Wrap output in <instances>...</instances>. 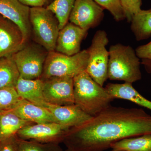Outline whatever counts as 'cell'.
<instances>
[{
  "label": "cell",
  "instance_id": "44dd1931",
  "mask_svg": "<svg viewBox=\"0 0 151 151\" xmlns=\"http://www.w3.org/2000/svg\"><path fill=\"white\" fill-rule=\"evenodd\" d=\"M111 148L122 151H151V134L123 139L113 143Z\"/></svg>",
  "mask_w": 151,
  "mask_h": 151
},
{
  "label": "cell",
  "instance_id": "4316f807",
  "mask_svg": "<svg viewBox=\"0 0 151 151\" xmlns=\"http://www.w3.org/2000/svg\"><path fill=\"white\" fill-rule=\"evenodd\" d=\"M0 151H18L16 135L1 141Z\"/></svg>",
  "mask_w": 151,
  "mask_h": 151
},
{
  "label": "cell",
  "instance_id": "5b68a950",
  "mask_svg": "<svg viewBox=\"0 0 151 151\" xmlns=\"http://www.w3.org/2000/svg\"><path fill=\"white\" fill-rule=\"evenodd\" d=\"M29 21L36 43L48 52L55 51L60 29L54 14L44 6L30 8Z\"/></svg>",
  "mask_w": 151,
  "mask_h": 151
},
{
  "label": "cell",
  "instance_id": "e0dca14e",
  "mask_svg": "<svg viewBox=\"0 0 151 151\" xmlns=\"http://www.w3.org/2000/svg\"><path fill=\"white\" fill-rule=\"evenodd\" d=\"M43 84V80L40 78L29 80L20 76L15 88L22 99L41 107L46 102L42 92Z\"/></svg>",
  "mask_w": 151,
  "mask_h": 151
},
{
  "label": "cell",
  "instance_id": "9a60e30c",
  "mask_svg": "<svg viewBox=\"0 0 151 151\" xmlns=\"http://www.w3.org/2000/svg\"><path fill=\"white\" fill-rule=\"evenodd\" d=\"M22 119L34 124L56 123L54 117L45 108L22 99L15 107L9 111Z\"/></svg>",
  "mask_w": 151,
  "mask_h": 151
},
{
  "label": "cell",
  "instance_id": "8992f818",
  "mask_svg": "<svg viewBox=\"0 0 151 151\" xmlns=\"http://www.w3.org/2000/svg\"><path fill=\"white\" fill-rule=\"evenodd\" d=\"M48 53L45 49L36 42L26 43L12 56L20 76L29 80L40 78Z\"/></svg>",
  "mask_w": 151,
  "mask_h": 151
},
{
  "label": "cell",
  "instance_id": "7c38bea8",
  "mask_svg": "<svg viewBox=\"0 0 151 151\" xmlns=\"http://www.w3.org/2000/svg\"><path fill=\"white\" fill-rule=\"evenodd\" d=\"M30 8L19 0H0V15L16 24L21 29L25 44L32 37Z\"/></svg>",
  "mask_w": 151,
  "mask_h": 151
},
{
  "label": "cell",
  "instance_id": "d6a6232c",
  "mask_svg": "<svg viewBox=\"0 0 151 151\" xmlns=\"http://www.w3.org/2000/svg\"><path fill=\"white\" fill-rule=\"evenodd\" d=\"M111 151H116V150H112Z\"/></svg>",
  "mask_w": 151,
  "mask_h": 151
},
{
  "label": "cell",
  "instance_id": "cb8c5ba5",
  "mask_svg": "<svg viewBox=\"0 0 151 151\" xmlns=\"http://www.w3.org/2000/svg\"><path fill=\"white\" fill-rule=\"evenodd\" d=\"M22 99L15 88L0 89V112L12 110Z\"/></svg>",
  "mask_w": 151,
  "mask_h": 151
},
{
  "label": "cell",
  "instance_id": "603a6c76",
  "mask_svg": "<svg viewBox=\"0 0 151 151\" xmlns=\"http://www.w3.org/2000/svg\"><path fill=\"white\" fill-rule=\"evenodd\" d=\"M16 136L18 151H63L58 144L40 143L23 139Z\"/></svg>",
  "mask_w": 151,
  "mask_h": 151
},
{
  "label": "cell",
  "instance_id": "484cf974",
  "mask_svg": "<svg viewBox=\"0 0 151 151\" xmlns=\"http://www.w3.org/2000/svg\"><path fill=\"white\" fill-rule=\"evenodd\" d=\"M127 22L131 23L134 15L141 11L142 0H121Z\"/></svg>",
  "mask_w": 151,
  "mask_h": 151
},
{
  "label": "cell",
  "instance_id": "277c9868",
  "mask_svg": "<svg viewBox=\"0 0 151 151\" xmlns=\"http://www.w3.org/2000/svg\"><path fill=\"white\" fill-rule=\"evenodd\" d=\"M89 59L87 50L69 56L54 51L48 52L40 79L54 77L73 78L86 70Z\"/></svg>",
  "mask_w": 151,
  "mask_h": 151
},
{
  "label": "cell",
  "instance_id": "4dcf8cb0",
  "mask_svg": "<svg viewBox=\"0 0 151 151\" xmlns=\"http://www.w3.org/2000/svg\"><path fill=\"white\" fill-rule=\"evenodd\" d=\"M51 0H46L47 1V6L49 4V3H50V1H51Z\"/></svg>",
  "mask_w": 151,
  "mask_h": 151
},
{
  "label": "cell",
  "instance_id": "52a82bcc",
  "mask_svg": "<svg viewBox=\"0 0 151 151\" xmlns=\"http://www.w3.org/2000/svg\"><path fill=\"white\" fill-rule=\"evenodd\" d=\"M108 42L106 32L100 30L95 33L91 45L87 50L89 59L86 71L94 81L102 86L108 78L109 52L106 46Z\"/></svg>",
  "mask_w": 151,
  "mask_h": 151
},
{
  "label": "cell",
  "instance_id": "5bb4252c",
  "mask_svg": "<svg viewBox=\"0 0 151 151\" xmlns=\"http://www.w3.org/2000/svg\"><path fill=\"white\" fill-rule=\"evenodd\" d=\"M41 107L51 113L57 123L70 129L82 125L92 117L75 104L57 105L45 102Z\"/></svg>",
  "mask_w": 151,
  "mask_h": 151
},
{
  "label": "cell",
  "instance_id": "ac0fdd59",
  "mask_svg": "<svg viewBox=\"0 0 151 151\" xmlns=\"http://www.w3.org/2000/svg\"><path fill=\"white\" fill-rule=\"evenodd\" d=\"M33 124L10 111L0 112V142L15 136L24 127Z\"/></svg>",
  "mask_w": 151,
  "mask_h": 151
},
{
  "label": "cell",
  "instance_id": "9c48e42d",
  "mask_svg": "<svg viewBox=\"0 0 151 151\" xmlns=\"http://www.w3.org/2000/svg\"><path fill=\"white\" fill-rule=\"evenodd\" d=\"M43 81L42 92L47 103L57 105L74 104L73 78L54 77Z\"/></svg>",
  "mask_w": 151,
  "mask_h": 151
},
{
  "label": "cell",
  "instance_id": "3957f363",
  "mask_svg": "<svg viewBox=\"0 0 151 151\" xmlns=\"http://www.w3.org/2000/svg\"><path fill=\"white\" fill-rule=\"evenodd\" d=\"M108 78L132 83L142 78L140 58L132 47L117 44L109 50Z\"/></svg>",
  "mask_w": 151,
  "mask_h": 151
},
{
  "label": "cell",
  "instance_id": "7402d4cb",
  "mask_svg": "<svg viewBox=\"0 0 151 151\" xmlns=\"http://www.w3.org/2000/svg\"><path fill=\"white\" fill-rule=\"evenodd\" d=\"M76 0H53L46 7L54 14L61 29L69 21Z\"/></svg>",
  "mask_w": 151,
  "mask_h": 151
},
{
  "label": "cell",
  "instance_id": "1f68e13d",
  "mask_svg": "<svg viewBox=\"0 0 151 151\" xmlns=\"http://www.w3.org/2000/svg\"><path fill=\"white\" fill-rule=\"evenodd\" d=\"M65 151H73V150H70V149H68L67 148V149H66V150H65Z\"/></svg>",
  "mask_w": 151,
  "mask_h": 151
},
{
  "label": "cell",
  "instance_id": "7a4b0ae2",
  "mask_svg": "<svg viewBox=\"0 0 151 151\" xmlns=\"http://www.w3.org/2000/svg\"><path fill=\"white\" fill-rule=\"evenodd\" d=\"M73 81L74 104L92 117L110 106L114 99L86 70L75 76Z\"/></svg>",
  "mask_w": 151,
  "mask_h": 151
},
{
  "label": "cell",
  "instance_id": "ba28073f",
  "mask_svg": "<svg viewBox=\"0 0 151 151\" xmlns=\"http://www.w3.org/2000/svg\"><path fill=\"white\" fill-rule=\"evenodd\" d=\"M70 129L56 123L33 124L24 127L16 135L23 139L59 144L63 143Z\"/></svg>",
  "mask_w": 151,
  "mask_h": 151
},
{
  "label": "cell",
  "instance_id": "6da1fadb",
  "mask_svg": "<svg viewBox=\"0 0 151 151\" xmlns=\"http://www.w3.org/2000/svg\"><path fill=\"white\" fill-rule=\"evenodd\" d=\"M151 134V116L141 108L110 105L78 127L63 143L74 151H103L126 138Z\"/></svg>",
  "mask_w": 151,
  "mask_h": 151
},
{
  "label": "cell",
  "instance_id": "d4e9b609",
  "mask_svg": "<svg viewBox=\"0 0 151 151\" xmlns=\"http://www.w3.org/2000/svg\"><path fill=\"white\" fill-rule=\"evenodd\" d=\"M103 9L111 13L115 20L121 21L126 19L121 0H94Z\"/></svg>",
  "mask_w": 151,
  "mask_h": 151
},
{
  "label": "cell",
  "instance_id": "4fadbf2b",
  "mask_svg": "<svg viewBox=\"0 0 151 151\" xmlns=\"http://www.w3.org/2000/svg\"><path fill=\"white\" fill-rule=\"evenodd\" d=\"M88 30L71 22H68L60 30L55 51L65 55H74L80 51L82 41Z\"/></svg>",
  "mask_w": 151,
  "mask_h": 151
},
{
  "label": "cell",
  "instance_id": "30bf717a",
  "mask_svg": "<svg viewBox=\"0 0 151 151\" xmlns=\"http://www.w3.org/2000/svg\"><path fill=\"white\" fill-rule=\"evenodd\" d=\"M103 10L94 0H76L69 21L88 31L100 24L104 16Z\"/></svg>",
  "mask_w": 151,
  "mask_h": 151
},
{
  "label": "cell",
  "instance_id": "ffe728a7",
  "mask_svg": "<svg viewBox=\"0 0 151 151\" xmlns=\"http://www.w3.org/2000/svg\"><path fill=\"white\" fill-rule=\"evenodd\" d=\"M131 29L137 40L147 39L151 36V9L141 10L134 15Z\"/></svg>",
  "mask_w": 151,
  "mask_h": 151
},
{
  "label": "cell",
  "instance_id": "d6986e66",
  "mask_svg": "<svg viewBox=\"0 0 151 151\" xmlns=\"http://www.w3.org/2000/svg\"><path fill=\"white\" fill-rule=\"evenodd\" d=\"M19 77L12 56L0 58V89L15 88Z\"/></svg>",
  "mask_w": 151,
  "mask_h": 151
},
{
  "label": "cell",
  "instance_id": "83f0119b",
  "mask_svg": "<svg viewBox=\"0 0 151 151\" xmlns=\"http://www.w3.org/2000/svg\"><path fill=\"white\" fill-rule=\"evenodd\" d=\"M135 51L140 59L151 60V41L147 44L138 47Z\"/></svg>",
  "mask_w": 151,
  "mask_h": 151
},
{
  "label": "cell",
  "instance_id": "f1b7e54d",
  "mask_svg": "<svg viewBox=\"0 0 151 151\" xmlns=\"http://www.w3.org/2000/svg\"><path fill=\"white\" fill-rule=\"evenodd\" d=\"M22 4L29 8L43 7L47 4L46 0H19Z\"/></svg>",
  "mask_w": 151,
  "mask_h": 151
},
{
  "label": "cell",
  "instance_id": "2e32d148",
  "mask_svg": "<svg viewBox=\"0 0 151 151\" xmlns=\"http://www.w3.org/2000/svg\"><path fill=\"white\" fill-rule=\"evenodd\" d=\"M132 84L126 82L122 84L109 83L105 88L114 99L129 100L151 111V101L141 95Z\"/></svg>",
  "mask_w": 151,
  "mask_h": 151
},
{
  "label": "cell",
  "instance_id": "f546056e",
  "mask_svg": "<svg viewBox=\"0 0 151 151\" xmlns=\"http://www.w3.org/2000/svg\"><path fill=\"white\" fill-rule=\"evenodd\" d=\"M141 63L144 65L145 69L148 73H151V59H142Z\"/></svg>",
  "mask_w": 151,
  "mask_h": 151
},
{
  "label": "cell",
  "instance_id": "8fae6325",
  "mask_svg": "<svg viewBox=\"0 0 151 151\" xmlns=\"http://www.w3.org/2000/svg\"><path fill=\"white\" fill-rule=\"evenodd\" d=\"M24 45L22 32L18 26L0 15V58L12 56Z\"/></svg>",
  "mask_w": 151,
  "mask_h": 151
}]
</instances>
